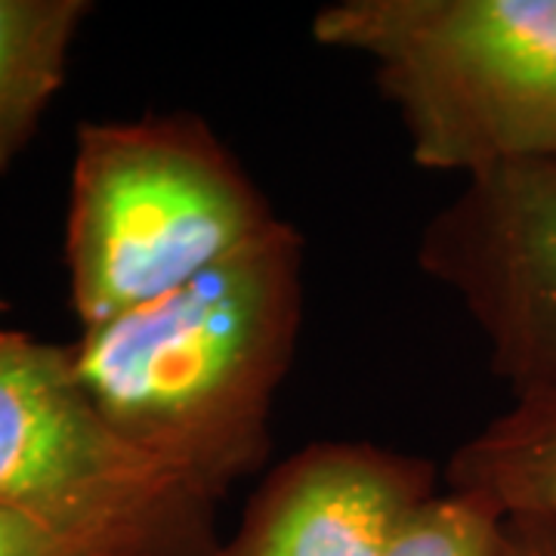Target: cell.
<instances>
[{"mask_svg":"<svg viewBox=\"0 0 556 556\" xmlns=\"http://www.w3.org/2000/svg\"><path fill=\"white\" fill-rule=\"evenodd\" d=\"M504 517L485 501L442 489L412 522L396 556H501Z\"/></svg>","mask_w":556,"mask_h":556,"instance_id":"cell-9","label":"cell"},{"mask_svg":"<svg viewBox=\"0 0 556 556\" xmlns=\"http://www.w3.org/2000/svg\"><path fill=\"white\" fill-rule=\"evenodd\" d=\"M430 457L365 439H321L278 460L217 556H396L442 492Z\"/></svg>","mask_w":556,"mask_h":556,"instance_id":"cell-6","label":"cell"},{"mask_svg":"<svg viewBox=\"0 0 556 556\" xmlns=\"http://www.w3.org/2000/svg\"><path fill=\"white\" fill-rule=\"evenodd\" d=\"M281 219L195 112L84 121L65 217L68 294L80 331L189 285Z\"/></svg>","mask_w":556,"mask_h":556,"instance_id":"cell-2","label":"cell"},{"mask_svg":"<svg viewBox=\"0 0 556 556\" xmlns=\"http://www.w3.org/2000/svg\"><path fill=\"white\" fill-rule=\"evenodd\" d=\"M501 556H556V522L535 517H504Z\"/></svg>","mask_w":556,"mask_h":556,"instance_id":"cell-11","label":"cell"},{"mask_svg":"<svg viewBox=\"0 0 556 556\" xmlns=\"http://www.w3.org/2000/svg\"><path fill=\"white\" fill-rule=\"evenodd\" d=\"M87 0H0V174L35 139L65 84Z\"/></svg>","mask_w":556,"mask_h":556,"instance_id":"cell-8","label":"cell"},{"mask_svg":"<svg viewBox=\"0 0 556 556\" xmlns=\"http://www.w3.org/2000/svg\"><path fill=\"white\" fill-rule=\"evenodd\" d=\"M442 482L501 517L556 522V402H514L457 445Z\"/></svg>","mask_w":556,"mask_h":556,"instance_id":"cell-7","label":"cell"},{"mask_svg":"<svg viewBox=\"0 0 556 556\" xmlns=\"http://www.w3.org/2000/svg\"><path fill=\"white\" fill-rule=\"evenodd\" d=\"M306 313V241L281 219L177 291L80 331L75 365L139 452L214 501L273 452Z\"/></svg>","mask_w":556,"mask_h":556,"instance_id":"cell-1","label":"cell"},{"mask_svg":"<svg viewBox=\"0 0 556 556\" xmlns=\"http://www.w3.org/2000/svg\"><path fill=\"white\" fill-rule=\"evenodd\" d=\"M0 556H112L43 526L38 519L22 517L0 507Z\"/></svg>","mask_w":556,"mask_h":556,"instance_id":"cell-10","label":"cell"},{"mask_svg":"<svg viewBox=\"0 0 556 556\" xmlns=\"http://www.w3.org/2000/svg\"><path fill=\"white\" fill-rule=\"evenodd\" d=\"M417 266L464 306L514 402H556V161L464 179Z\"/></svg>","mask_w":556,"mask_h":556,"instance_id":"cell-5","label":"cell"},{"mask_svg":"<svg viewBox=\"0 0 556 556\" xmlns=\"http://www.w3.org/2000/svg\"><path fill=\"white\" fill-rule=\"evenodd\" d=\"M0 507L112 556H217L219 501L102 415L72 343L0 325Z\"/></svg>","mask_w":556,"mask_h":556,"instance_id":"cell-4","label":"cell"},{"mask_svg":"<svg viewBox=\"0 0 556 556\" xmlns=\"http://www.w3.org/2000/svg\"><path fill=\"white\" fill-rule=\"evenodd\" d=\"M309 31L371 62L420 170L556 161V0H334Z\"/></svg>","mask_w":556,"mask_h":556,"instance_id":"cell-3","label":"cell"}]
</instances>
